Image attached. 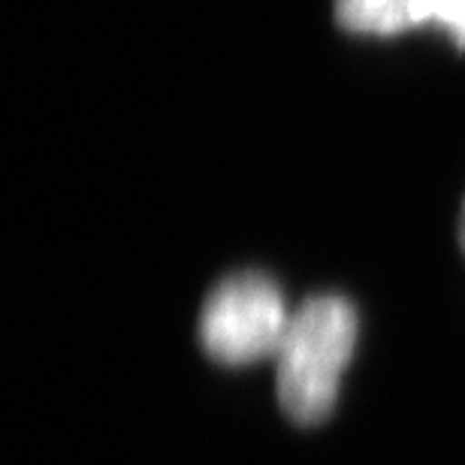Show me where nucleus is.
Wrapping results in <instances>:
<instances>
[{
	"instance_id": "nucleus-1",
	"label": "nucleus",
	"mask_w": 465,
	"mask_h": 465,
	"mask_svg": "<svg viewBox=\"0 0 465 465\" xmlns=\"http://www.w3.org/2000/svg\"><path fill=\"white\" fill-rule=\"evenodd\" d=\"M357 345V312L345 296L323 293L291 314L278 348V402L293 423L314 426L336 408L341 371Z\"/></svg>"
},
{
	"instance_id": "nucleus-2",
	"label": "nucleus",
	"mask_w": 465,
	"mask_h": 465,
	"mask_svg": "<svg viewBox=\"0 0 465 465\" xmlns=\"http://www.w3.org/2000/svg\"><path fill=\"white\" fill-rule=\"evenodd\" d=\"M287 323L291 314L272 278L236 272L212 287L203 302L197 332L212 360L242 366L278 353Z\"/></svg>"
},
{
	"instance_id": "nucleus-3",
	"label": "nucleus",
	"mask_w": 465,
	"mask_h": 465,
	"mask_svg": "<svg viewBox=\"0 0 465 465\" xmlns=\"http://www.w3.org/2000/svg\"><path fill=\"white\" fill-rule=\"evenodd\" d=\"M336 18L345 31L366 36L439 27L465 49V0H336Z\"/></svg>"
},
{
	"instance_id": "nucleus-4",
	"label": "nucleus",
	"mask_w": 465,
	"mask_h": 465,
	"mask_svg": "<svg viewBox=\"0 0 465 465\" xmlns=\"http://www.w3.org/2000/svg\"><path fill=\"white\" fill-rule=\"evenodd\" d=\"M460 242L465 248V203H462V212H460Z\"/></svg>"
}]
</instances>
